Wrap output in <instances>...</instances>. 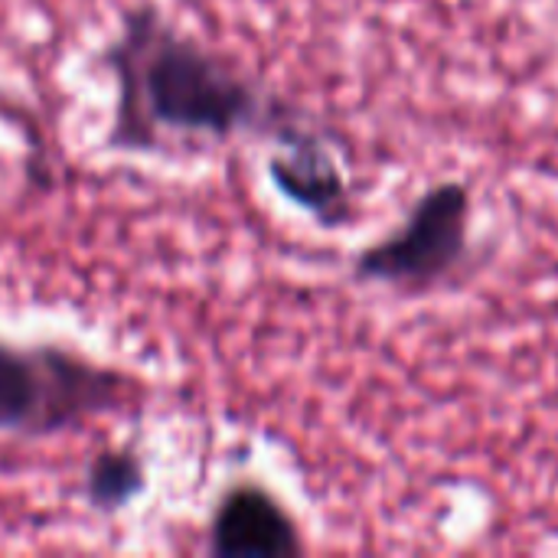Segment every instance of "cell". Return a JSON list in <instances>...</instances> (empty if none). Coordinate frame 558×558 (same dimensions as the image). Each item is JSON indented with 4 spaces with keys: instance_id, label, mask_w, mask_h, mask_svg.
I'll return each instance as SVG.
<instances>
[{
    "instance_id": "6da1fadb",
    "label": "cell",
    "mask_w": 558,
    "mask_h": 558,
    "mask_svg": "<svg viewBox=\"0 0 558 558\" xmlns=\"http://www.w3.org/2000/svg\"><path fill=\"white\" fill-rule=\"evenodd\" d=\"M101 65L114 82V114L105 134L111 150H196L239 134L278 137L294 124L255 78L177 26L157 3H134L121 13Z\"/></svg>"
},
{
    "instance_id": "7a4b0ae2",
    "label": "cell",
    "mask_w": 558,
    "mask_h": 558,
    "mask_svg": "<svg viewBox=\"0 0 558 558\" xmlns=\"http://www.w3.org/2000/svg\"><path fill=\"white\" fill-rule=\"evenodd\" d=\"M141 396L134 373L56 343L20 347L0 337V435L56 438L124 412Z\"/></svg>"
},
{
    "instance_id": "3957f363",
    "label": "cell",
    "mask_w": 558,
    "mask_h": 558,
    "mask_svg": "<svg viewBox=\"0 0 558 558\" xmlns=\"http://www.w3.org/2000/svg\"><path fill=\"white\" fill-rule=\"evenodd\" d=\"M471 193L464 183H438L383 242L360 252L353 271L360 281L425 284L448 275L468 248Z\"/></svg>"
},
{
    "instance_id": "277c9868",
    "label": "cell",
    "mask_w": 558,
    "mask_h": 558,
    "mask_svg": "<svg viewBox=\"0 0 558 558\" xmlns=\"http://www.w3.org/2000/svg\"><path fill=\"white\" fill-rule=\"evenodd\" d=\"M206 549L216 558H294L304 553V539L281 500L245 481L216 500Z\"/></svg>"
},
{
    "instance_id": "5b68a950",
    "label": "cell",
    "mask_w": 558,
    "mask_h": 558,
    "mask_svg": "<svg viewBox=\"0 0 558 558\" xmlns=\"http://www.w3.org/2000/svg\"><path fill=\"white\" fill-rule=\"evenodd\" d=\"M278 154L268 160L271 183L320 226H343L353 216L350 183L330 147L298 121L278 134Z\"/></svg>"
},
{
    "instance_id": "8992f818",
    "label": "cell",
    "mask_w": 558,
    "mask_h": 558,
    "mask_svg": "<svg viewBox=\"0 0 558 558\" xmlns=\"http://www.w3.org/2000/svg\"><path fill=\"white\" fill-rule=\"evenodd\" d=\"M144 490H147V468L131 445H108L95 451L78 484V494L88 504V510L105 517L128 510Z\"/></svg>"
}]
</instances>
